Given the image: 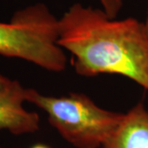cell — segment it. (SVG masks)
I'll list each match as a JSON object with an SVG mask.
<instances>
[{
  "label": "cell",
  "mask_w": 148,
  "mask_h": 148,
  "mask_svg": "<svg viewBox=\"0 0 148 148\" xmlns=\"http://www.w3.org/2000/svg\"><path fill=\"white\" fill-rule=\"evenodd\" d=\"M58 45L82 77L117 74L148 91V35L133 17L111 18L102 8L74 3L58 19Z\"/></svg>",
  "instance_id": "obj_1"
},
{
  "label": "cell",
  "mask_w": 148,
  "mask_h": 148,
  "mask_svg": "<svg viewBox=\"0 0 148 148\" xmlns=\"http://www.w3.org/2000/svg\"><path fill=\"white\" fill-rule=\"evenodd\" d=\"M58 19L43 3L17 10L9 22L0 21V55L62 73L68 58L58 45Z\"/></svg>",
  "instance_id": "obj_2"
},
{
  "label": "cell",
  "mask_w": 148,
  "mask_h": 148,
  "mask_svg": "<svg viewBox=\"0 0 148 148\" xmlns=\"http://www.w3.org/2000/svg\"><path fill=\"white\" fill-rule=\"evenodd\" d=\"M26 101L45 111L50 125L76 148H101L123 117V113L98 106L83 93L57 97L27 88Z\"/></svg>",
  "instance_id": "obj_3"
},
{
  "label": "cell",
  "mask_w": 148,
  "mask_h": 148,
  "mask_svg": "<svg viewBox=\"0 0 148 148\" xmlns=\"http://www.w3.org/2000/svg\"><path fill=\"white\" fill-rule=\"evenodd\" d=\"M26 90L17 80H11L0 87V131L14 135L36 132L40 129V116L26 110Z\"/></svg>",
  "instance_id": "obj_4"
},
{
  "label": "cell",
  "mask_w": 148,
  "mask_h": 148,
  "mask_svg": "<svg viewBox=\"0 0 148 148\" xmlns=\"http://www.w3.org/2000/svg\"><path fill=\"white\" fill-rule=\"evenodd\" d=\"M101 148H148V110L143 103L123 114L120 123Z\"/></svg>",
  "instance_id": "obj_5"
},
{
  "label": "cell",
  "mask_w": 148,
  "mask_h": 148,
  "mask_svg": "<svg viewBox=\"0 0 148 148\" xmlns=\"http://www.w3.org/2000/svg\"><path fill=\"white\" fill-rule=\"evenodd\" d=\"M102 9L111 18H116L123 8V0H99Z\"/></svg>",
  "instance_id": "obj_6"
},
{
  "label": "cell",
  "mask_w": 148,
  "mask_h": 148,
  "mask_svg": "<svg viewBox=\"0 0 148 148\" xmlns=\"http://www.w3.org/2000/svg\"><path fill=\"white\" fill-rule=\"evenodd\" d=\"M10 81L11 79L8 78L7 77H5L3 74L0 73V87H2V86H5L6 84H8Z\"/></svg>",
  "instance_id": "obj_7"
},
{
  "label": "cell",
  "mask_w": 148,
  "mask_h": 148,
  "mask_svg": "<svg viewBox=\"0 0 148 148\" xmlns=\"http://www.w3.org/2000/svg\"><path fill=\"white\" fill-rule=\"evenodd\" d=\"M32 148H50L46 145H43V144H36L35 146H33Z\"/></svg>",
  "instance_id": "obj_8"
},
{
  "label": "cell",
  "mask_w": 148,
  "mask_h": 148,
  "mask_svg": "<svg viewBox=\"0 0 148 148\" xmlns=\"http://www.w3.org/2000/svg\"><path fill=\"white\" fill-rule=\"evenodd\" d=\"M144 26H145V28H146V31H147V33L148 35V10H147V17H146V21L144 22Z\"/></svg>",
  "instance_id": "obj_9"
},
{
  "label": "cell",
  "mask_w": 148,
  "mask_h": 148,
  "mask_svg": "<svg viewBox=\"0 0 148 148\" xmlns=\"http://www.w3.org/2000/svg\"><path fill=\"white\" fill-rule=\"evenodd\" d=\"M0 148H3V147H0Z\"/></svg>",
  "instance_id": "obj_10"
}]
</instances>
